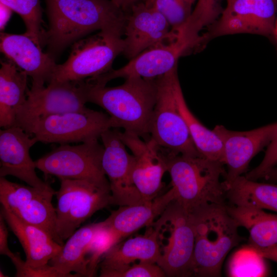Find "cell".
Segmentation results:
<instances>
[{
    "mask_svg": "<svg viewBox=\"0 0 277 277\" xmlns=\"http://www.w3.org/2000/svg\"><path fill=\"white\" fill-rule=\"evenodd\" d=\"M49 27L44 44L54 58L65 47L95 30L124 32L127 13L110 0H45Z\"/></svg>",
    "mask_w": 277,
    "mask_h": 277,
    "instance_id": "obj_1",
    "label": "cell"
},
{
    "mask_svg": "<svg viewBox=\"0 0 277 277\" xmlns=\"http://www.w3.org/2000/svg\"><path fill=\"white\" fill-rule=\"evenodd\" d=\"M86 80L87 102L105 110L113 128H122L141 137L149 135L157 98V78L130 77L123 84L113 87Z\"/></svg>",
    "mask_w": 277,
    "mask_h": 277,
    "instance_id": "obj_2",
    "label": "cell"
},
{
    "mask_svg": "<svg viewBox=\"0 0 277 277\" xmlns=\"http://www.w3.org/2000/svg\"><path fill=\"white\" fill-rule=\"evenodd\" d=\"M161 148L171 180L174 201L189 214L209 204H227L224 164L202 156H192Z\"/></svg>",
    "mask_w": 277,
    "mask_h": 277,
    "instance_id": "obj_3",
    "label": "cell"
},
{
    "mask_svg": "<svg viewBox=\"0 0 277 277\" xmlns=\"http://www.w3.org/2000/svg\"><path fill=\"white\" fill-rule=\"evenodd\" d=\"M226 205H207L190 214L195 233L192 276H221L225 258L241 241Z\"/></svg>",
    "mask_w": 277,
    "mask_h": 277,
    "instance_id": "obj_4",
    "label": "cell"
},
{
    "mask_svg": "<svg viewBox=\"0 0 277 277\" xmlns=\"http://www.w3.org/2000/svg\"><path fill=\"white\" fill-rule=\"evenodd\" d=\"M123 34L120 30H102L77 41L67 60L56 65L49 83L85 80L109 71L124 50Z\"/></svg>",
    "mask_w": 277,
    "mask_h": 277,
    "instance_id": "obj_5",
    "label": "cell"
},
{
    "mask_svg": "<svg viewBox=\"0 0 277 277\" xmlns=\"http://www.w3.org/2000/svg\"><path fill=\"white\" fill-rule=\"evenodd\" d=\"M56 192V241L63 246L66 240L85 221L96 211L111 205L109 183L86 180L60 179Z\"/></svg>",
    "mask_w": 277,
    "mask_h": 277,
    "instance_id": "obj_6",
    "label": "cell"
},
{
    "mask_svg": "<svg viewBox=\"0 0 277 277\" xmlns=\"http://www.w3.org/2000/svg\"><path fill=\"white\" fill-rule=\"evenodd\" d=\"M177 76L176 67L157 77V98L149 127L150 138L168 152L202 156L177 108L173 89L174 81Z\"/></svg>",
    "mask_w": 277,
    "mask_h": 277,
    "instance_id": "obj_7",
    "label": "cell"
},
{
    "mask_svg": "<svg viewBox=\"0 0 277 277\" xmlns=\"http://www.w3.org/2000/svg\"><path fill=\"white\" fill-rule=\"evenodd\" d=\"M112 128L108 114L88 108L40 118L22 127L37 142L61 145L98 140Z\"/></svg>",
    "mask_w": 277,
    "mask_h": 277,
    "instance_id": "obj_8",
    "label": "cell"
},
{
    "mask_svg": "<svg viewBox=\"0 0 277 277\" xmlns=\"http://www.w3.org/2000/svg\"><path fill=\"white\" fill-rule=\"evenodd\" d=\"M104 146L94 140L78 145H61L35 161L45 176L109 183L103 170Z\"/></svg>",
    "mask_w": 277,
    "mask_h": 277,
    "instance_id": "obj_9",
    "label": "cell"
},
{
    "mask_svg": "<svg viewBox=\"0 0 277 277\" xmlns=\"http://www.w3.org/2000/svg\"><path fill=\"white\" fill-rule=\"evenodd\" d=\"M86 80L50 82L47 87L28 89L27 100L17 111L14 126L24 125L40 118L87 108Z\"/></svg>",
    "mask_w": 277,
    "mask_h": 277,
    "instance_id": "obj_10",
    "label": "cell"
},
{
    "mask_svg": "<svg viewBox=\"0 0 277 277\" xmlns=\"http://www.w3.org/2000/svg\"><path fill=\"white\" fill-rule=\"evenodd\" d=\"M170 234L157 264L167 276H192L195 233L190 214L173 200L161 215Z\"/></svg>",
    "mask_w": 277,
    "mask_h": 277,
    "instance_id": "obj_11",
    "label": "cell"
},
{
    "mask_svg": "<svg viewBox=\"0 0 277 277\" xmlns=\"http://www.w3.org/2000/svg\"><path fill=\"white\" fill-rule=\"evenodd\" d=\"M120 131L109 129L101 135L104 146L102 165L108 179L111 205L128 206L144 202L132 180L134 158L127 151Z\"/></svg>",
    "mask_w": 277,
    "mask_h": 277,
    "instance_id": "obj_12",
    "label": "cell"
},
{
    "mask_svg": "<svg viewBox=\"0 0 277 277\" xmlns=\"http://www.w3.org/2000/svg\"><path fill=\"white\" fill-rule=\"evenodd\" d=\"M56 192L42 190L0 177L1 203L7 205L22 221L46 231L57 242L56 211L52 204Z\"/></svg>",
    "mask_w": 277,
    "mask_h": 277,
    "instance_id": "obj_13",
    "label": "cell"
},
{
    "mask_svg": "<svg viewBox=\"0 0 277 277\" xmlns=\"http://www.w3.org/2000/svg\"><path fill=\"white\" fill-rule=\"evenodd\" d=\"M213 131L223 144L222 163L227 166L224 181L227 187L246 172L252 159L268 145L277 132V122L246 131L217 125Z\"/></svg>",
    "mask_w": 277,
    "mask_h": 277,
    "instance_id": "obj_14",
    "label": "cell"
},
{
    "mask_svg": "<svg viewBox=\"0 0 277 277\" xmlns=\"http://www.w3.org/2000/svg\"><path fill=\"white\" fill-rule=\"evenodd\" d=\"M191 48L188 43L175 38L146 49L118 69H111L88 80L93 84L105 86L111 80L120 77L155 78L176 67L179 58Z\"/></svg>",
    "mask_w": 277,
    "mask_h": 277,
    "instance_id": "obj_15",
    "label": "cell"
},
{
    "mask_svg": "<svg viewBox=\"0 0 277 277\" xmlns=\"http://www.w3.org/2000/svg\"><path fill=\"white\" fill-rule=\"evenodd\" d=\"M124 34L123 53L129 60L147 49L175 38L164 16L153 7H148L141 1L127 14Z\"/></svg>",
    "mask_w": 277,
    "mask_h": 277,
    "instance_id": "obj_16",
    "label": "cell"
},
{
    "mask_svg": "<svg viewBox=\"0 0 277 277\" xmlns=\"http://www.w3.org/2000/svg\"><path fill=\"white\" fill-rule=\"evenodd\" d=\"M121 138L134 158L133 182L144 202L159 196L163 187L166 163L160 148L151 139L144 141L138 135L120 131Z\"/></svg>",
    "mask_w": 277,
    "mask_h": 277,
    "instance_id": "obj_17",
    "label": "cell"
},
{
    "mask_svg": "<svg viewBox=\"0 0 277 277\" xmlns=\"http://www.w3.org/2000/svg\"><path fill=\"white\" fill-rule=\"evenodd\" d=\"M37 142L19 126L0 131V177L11 175L37 189L55 191L47 182L39 179L29 150Z\"/></svg>",
    "mask_w": 277,
    "mask_h": 277,
    "instance_id": "obj_18",
    "label": "cell"
},
{
    "mask_svg": "<svg viewBox=\"0 0 277 277\" xmlns=\"http://www.w3.org/2000/svg\"><path fill=\"white\" fill-rule=\"evenodd\" d=\"M1 213L19 240L26 255V265L35 271V277H57L56 270L48 263L61 250L57 243L41 228L18 218L4 204Z\"/></svg>",
    "mask_w": 277,
    "mask_h": 277,
    "instance_id": "obj_19",
    "label": "cell"
},
{
    "mask_svg": "<svg viewBox=\"0 0 277 277\" xmlns=\"http://www.w3.org/2000/svg\"><path fill=\"white\" fill-rule=\"evenodd\" d=\"M1 51L32 78L30 89L44 87L50 81L56 66L54 58L25 33L23 34L1 33Z\"/></svg>",
    "mask_w": 277,
    "mask_h": 277,
    "instance_id": "obj_20",
    "label": "cell"
},
{
    "mask_svg": "<svg viewBox=\"0 0 277 277\" xmlns=\"http://www.w3.org/2000/svg\"><path fill=\"white\" fill-rule=\"evenodd\" d=\"M145 233L120 242L103 257L100 264L101 277L113 275L136 261L157 263L161 255V227L155 223Z\"/></svg>",
    "mask_w": 277,
    "mask_h": 277,
    "instance_id": "obj_21",
    "label": "cell"
},
{
    "mask_svg": "<svg viewBox=\"0 0 277 277\" xmlns=\"http://www.w3.org/2000/svg\"><path fill=\"white\" fill-rule=\"evenodd\" d=\"M174 198L173 190L171 188L152 201L119 206L117 210L111 211L105 221L123 239L141 228L153 224L154 219L163 214Z\"/></svg>",
    "mask_w": 277,
    "mask_h": 277,
    "instance_id": "obj_22",
    "label": "cell"
},
{
    "mask_svg": "<svg viewBox=\"0 0 277 277\" xmlns=\"http://www.w3.org/2000/svg\"><path fill=\"white\" fill-rule=\"evenodd\" d=\"M103 221L76 229L48 264L63 277L88 276L87 254L89 245Z\"/></svg>",
    "mask_w": 277,
    "mask_h": 277,
    "instance_id": "obj_23",
    "label": "cell"
},
{
    "mask_svg": "<svg viewBox=\"0 0 277 277\" xmlns=\"http://www.w3.org/2000/svg\"><path fill=\"white\" fill-rule=\"evenodd\" d=\"M239 226L248 231L249 246L256 251L277 248V214L255 208L226 205Z\"/></svg>",
    "mask_w": 277,
    "mask_h": 277,
    "instance_id": "obj_24",
    "label": "cell"
},
{
    "mask_svg": "<svg viewBox=\"0 0 277 277\" xmlns=\"http://www.w3.org/2000/svg\"><path fill=\"white\" fill-rule=\"evenodd\" d=\"M27 74L9 60L0 69V126H14L18 110L27 100Z\"/></svg>",
    "mask_w": 277,
    "mask_h": 277,
    "instance_id": "obj_25",
    "label": "cell"
},
{
    "mask_svg": "<svg viewBox=\"0 0 277 277\" xmlns=\"http://www.w3.org/2000/svg\"><path fill=\"white\" fill-rule=\"evenodd\" d=\"M226 199L230 205L277 212V185L258 183L241 175L227 186Z\"/></svg>",
    "mask_w": 277,
    "mask_h": 277,
    "instance_id": "obj_26",
    "label": "cell"
},
{
    "mask_svg": "<svg viewBox=\"0 0 277 277\" xmlns=\"http://www.w3.org/2000/svg\"><path fill=\"white\" fill-rule=\"evenodd\" d=\"M173 89L178 109L197 151L204 157L222 162V141L213 130L206 128L191 112L185 100L178 76L174 81Z\"/></svg>",
    "mask_w": 277,
    "mask_h": 277,
    "instance_id": "obj_27",
    "label": "cell"
},
{
    "mask_svg": "<svg viewBox=\"0 0 277 277\" xmlns=\"http://www.w3.org/2000/svg\"><path fill=\"white\" fill-rule=\"evenodd\" d=\"M223 12L240 18L248 33L267 35L274 32L275 0H235Z\"/></svg>",
    "mask_w": 277,
    "mask_h": 277,
    "instance_id": "obj_28",
    "label": "cell"
},
{
    "mask_svg": "<svg viewBox=\"0 0 277 277\" xmlns=\"http://www.w3.org/2000/svg\"><path fill=\"white\" fill-rule=\"evenodd\" d=\"M220 13L219 0H197L187 20L174 32L176 37L194 47L202 39L199 35L201 30L213 22Z\"/></svg>",
    "mask_w": 277,
    "mask_h": 277,
    "instance_id": "obj_29",
    "label": "cell"
},
{
    "mask_svg": "<svg viewBox=\"0 0 277 277\" xmlns=\"http://www.w3.org/2000/svg\"><path fill=\"white\" fill-rule=\"evenodd\" d=\"M1 3L16 12L23 20L25 33L42 48L44 44L45 31L42 23V10L40 0H0Z\"/></svg>",
    "mask_w": 277,
    "mask_h": 277,
    "instance_id": "obj_30",
    "label": "cell"
},
{
    "mask_svg": "<svg viewBox=\"0 0 277 277\" xmlns=\"http://www.w3.org/2000/svg\"><path fill=\"white\" fill-rule=\"evenodd\" d=\"M123 238L105 221L96 232L88 250L87 260L88 276L96 275L101 259L113 246L121 242Z\"/></svg>",
    "mask_w": 277,
    "mask_h": 277,
    "instance_id": "obj_31",
    "label": "cell"
},
{
    "mask_svg": "<svg viewBox=\"0 0 277 277\" xmlns=\"http://www.w3.org/2000/svg\"><path fill=\"white\" fill-rule=\"evenodd\" d=\"M237 252L233 257L232 276H261L265 272L263 258L250 246Z\"/></svg>",
    "mask_w": 277,
    "mask_h": 277,
    "instance_id": "obj_32",
    "label": "cell"
},
{
    "mask_svg": "<svg viewBox=\"0 0 277 277\" xmlns=\"http://www.w3.org/2000/svg\"><path fill=\"white\" fill-rule=\"evenodd\" d=\"M152 7L166 19L173 32L186 22L192 12L185 0H155Z\"/></svg>",
    "mask_w": 277,
    "mask_h": 277,
    "instance_id": "obj_33",
    "label": "cell"
},
{
    "mask_svg": "<svg viewBox=\"0 0 277 277\" xmlns=\"http://www.w3.org/2000/svg\"><path fill=\"white\" fill-rule=\"evenodd\" d=\"M267 146L262 162L246 174L245 176L247 179L256 181L265 177L277 164V132Z\"/></svg>",
    "mask_w": 277,
    "mask_h": 277,
    "instance_id": "obj_34",
    "label": "cell"
},
{
    "mask_svg": "<svg viewBox=\"0 0 277 277\" xmlns=\"http://www.w3.org/2000/svg\"><path fill=\"white\" fill-rule=\"evenodd\" d=\"M166 275L156 263L139 261L114 273L112 277H164Z\"/></svg>",
    "mask_w": 277,
    "mask_h": 277,
    "instance_id": "obj_35",
    "label": "cell"
},
{
    "mask_svg": "<svg viewBox=\"0 0 277 277\" xmlns=\"http://www.w3.org/2000/svg\"><path fill=\"white\" fill-rule=\"evenodd\" d=\"M5 220L0 213V253L7 256L11 260L16 269L15 276L25 277L28 267L25 261L22 260L18 253L12 252L8 245V230Z\"/></svg>",
    "mask_w": 277,
    "mask_h": 277,
    "instance_id": "obj_36",
    "label": "cell"
},
{
    "mask_svg": "<svg viewBox=\"0 0 277 277\" xmlns=\"http://www.w3.org/2000/svg\"><path fill=\"white\" fill-rule=\"evenodd\" d=\"M128 14L131 8L141 0H110Z\"/></svg>",
    "mask_w": 277,
    "mask_h": 277,
    "instance_id": "obj_37",
    "label": "cell"
},
{
    "mask_svg": "<svg viewBox=\"0 0 277 277\" xmlns=\"http://www.w3.org/2000/svg\"><path fill=\"white\" fill-rule=\"evenodd\" d=\"M12 10L1 3V29H3L9 20Z\"/></svg>",
    "mask_w": 277,
    "mask_h": 277,
    "instance_id": "obj_38",
    "label": "cell"
},
{
    "mask_svg": "<svg viewBox=\"0 0 277 277\" xmlns=\"http://www.w3.org/2000/svg\"><path fill=\"white\" fill-rule=\"evenodd\" d=\"M256 251L264 259H269L277 262V248H269Z\"/></svg>",
    "mask_w": 277,
    "mask_h": 277,
    "instance_id": "obj_39",
    "label": "cell"
},
{
    "mask_svg": "<svg viewBox=\"0 0 277 277\" xmlns=\"http://www.w3.org/2000/svg\"><path fill=\"white\" fill-rule=\"evenodd\" d=\"M265 179L272 181H277V168L272 169L265 177Z\"/></svg>",
    "mask_w": 277,
    "mask_h": 277,
    "instance_id": "obj_40",
    "label": "cell"
},
{
    "mask_svg": "<svg viewBox=\"0 0 277 277\" xmlns=\"http://www.w3.org/2000/svg\"><path fill=\"white\" fill-rule=\"evenodd\" d=\"M141 1L143 2L146 6L148 7H152L155 0H141Z\"/></svg>",
    "mask_w": 277,
    "mask_h": 277,
    "instance_id": "obj_41",
    "label": "cell"
},
{
    "mask_svg": "<svg viewBox=\"0 0 277 277\" xmlns=\"http://www.w3.org/2000/svg\"><path fill=\"white\" fill-rule=\"evenodd\" d=\"M190 8H191L192 5L194 4L195 0H185Z\"/></svg>",
    "mask_w": 277,
    "mask_h": 277,
    "instance_id": "obj_42",
    "label": "cell"
},
{
    "mask_svg": "<svg viewBox=\"0 0 277 277\" xmlns=\"http://www.w3.org/2000/svg\"><path fill=\"white\" fill-rule=\"evenodd\" d=\"M227 1V7L226 8L230 7L235 0H226Z\"/></svg>",
    "mask_w": 277,
    "mask_h": 277,
    "instance_id": "obj_43",
    "label": "cell"
},
{
    "mask_svg": "<svg viewBox=\"0 0 277 277\" xmlns=\"http://www.w3.org/2000/svg\"><path fill=\"white\" fill-rule=\"evenodd\" d=\"M274 32L275 33V36L277 38V21L275 22Z\"/></svg>",
    "mask_w": 277,
    "mask_h": 277,
    "instance_id": "obj_44",
    "label": "cell"
},
{
    "mask_svg": "<svg viewBox=\"0 0 277 277\" xmlns=\"http://www.w3.org/2000/svg\"><path fill=\"white\" fill-rule=\"evenodd\" d=\"M0 276L1 277H2V276L3 277V276H7L4 274L2 272V271L1 270L0 271Z\"/></svg>",
    "mask_w": 277,
    "mask_h": 277,
    "instance_id": "obj_45",
    "label": "cell"
}]
</instances>
